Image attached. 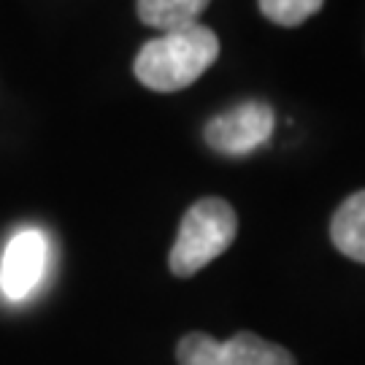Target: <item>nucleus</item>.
Wrapping results in <instances>:
<instances>
[{
	"label": "nucleus",
	"mask_w": 365,
	"mask_h": 365,
	"mask_svg": "<svg viewBox=\"0 0 365 365\" xmlns=\"http://www.w3.org/2000/svg\"><path fill=\"white\" fill-rule=\"evenodd\" d=\"M220 57V38L211 27L184 25L165 30L135 54L133 73L155 92H179L195 84Z\"/></svg>",
	"instance_id": "1"
},
{
	"label": "nucleus",
	"mask_w": 365,
	"mask_h": 365,
	"mask_svg": "<svg viewBox=\"0 0 365 365\" xmlns=\"http://www.w3.org/2000/svg\"><path fill=\"white\" fill-rule=\"evenodd\" d=\"M238 233V217L222 197H203L192 203L179 225V235L170 249V274L187 279L203 271L211 260L225 255Z\"/></svg>",
	"instance_id": "2"
},
{
	"label": "nucleus",
	"mask_w": 365,
	"mask_h": 365,
	"mask_svg": "<svg viewBox=\"0 0 365 365\" xmlns=\"http://www.w3.org/2000/svg\"><path fill=\"white\" fill-rule=\"evenodd\" d=\"M179 365H295L292 352L260 339L257 333H235L217 341L209 333H187L176 346Z\"/></svg>",
	"instance_id": "3"
},
{
	"label": "nucleus",
	"mask_w": 365,
	"mask_h": 365,
	"mask_svg": "<svg viewBox=\"0 0 365 365\" xmlns=\"http://www.w3.org/2000/svg\"><path fill=\"white\" fill-rule=\"evenodd\" d=\"M274 108L262 101H247L211 119L203 130L206 144L227 157H241L268 144L274 135Z\"/></svg>",
	"instance_id": "4"
},
{
	"label": "nucleus",
	"mask_w": 365,
	"mask_h": 365,
	"mask_svg": "<svg viewBox=\"0 0 365 365\" xmlns=\"http://www.w3.org/2000/svg\"><path fill=\"white\" fill-rule=\"evenodd\" d=\"M49 265V238L27 227L11 235L0 257V292L9 300L30 298L46 276Z\"/></svg>",
	"instance_id": "5"
},
{
	"label": "nucleus",
	"mask_w": 365,
	"mask_h": 365,
	"mask_svg": "<svg viewBox=\"0 0 365 365\" xmlns=\"http://www.w3.org/2000/svg\"><path fill=\"white\" fill-rule=\"evenodd\" d=\"M330 238L341 255L365 262V190L349 195L330 222Z\"/></svg>",
	"instance_id": "6"
},
{
	"label": "nucleus",
	"mask_w": 365,
	"mask_h": 365,
	"mask_svg": "<svg viewBox=\"0 0 365 365\" xmlns=\"http://www.w3.org/2000/svg\"><path fill=\"white\" fill-rule=\"evenodd\" d=\"M211 0H138V19L155 30H176L195 25L200 14L209 9Z\"/></svg>",
	"instance_id": "7"
},
{
	"label": "nucleus",
	"mask_w": 365,
	"mask_h": 365,
	"mask_svg": "<svg viewBox=\"0 0 365 365\" xmlns=\"http://www.w3.org/2000/svg\"><path fill=\"white\" fill-rule=\"evenodd\" d=\"M257 3H260V14L274 25L298 27L306 19H312L325 0H257Z\"/></svg>",
	"instance_id": "8"
}]
</instances>
